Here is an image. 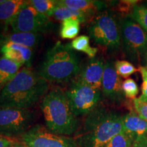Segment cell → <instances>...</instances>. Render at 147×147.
I'll return each instance as SVG.
<instances>
[{"label":"cell","mask_w":147,"mask_h":147,"mask_svg":"<svg viewBox=\"0 0 147 147\" xmlns=\"http://www.w3.org/2000/svg\"><path fill=\"white\" fill-rule=\"evenodd\" d=\"M49 89V82L31 67H23L0 92V107L32 109Z\"/></svg>","instance_id":"cell-1"},{"label":"cell","mask_w":147,"mask_h":147,"mask_svg":"<svg viewBox=\"0 0 147 147\" xmlns=\"http://www.w3.org/2000/svg\"><path fill=\"white\" fill-rule=\"evenodd\" d=\"M123 118L115 110L98 106L84 116L73 139L78 147H102L123 131Z\"/></svg>","instance_id":"cell-2"},{"label":"cell","mask_w":147,"mask_h":147,"mask_svg":"<svg viewBox=\"0 0 147 147\" xmlns=\"http://www.w3.org/2000/svg\"><path fill=\"white\" fill-rule=\"evenodd\" d=\"M46 127L53 133L63 136L74 135L80 123L73 113L64 91L59 87L49 89L41 102Z\"/></svg>","instance_id":"cell-3"},{"label":"cell","mask_w":147,"mask_h":147,"mask_svg":"<svg viewBox=\"0 0 147 147\" xmlns=\"http://www.w3.org/2000/svg\"><path fill=\"white\" fill-rule=\"evenodd\" d=\"M80 61L70 44L57 42L46 53L38 74L49 83L65 84L78 76Z\"/></svg>","instance_id":"cell-4"},{"label":"cell","mask_w":147,"mask_h":147,"mask_svg":"<svg viewBox=\"0 0 147 147\" xmlns=\"http://www.w3.org/2000/svg\"><path fill=\"white\" fill-rule=\"evenodd\" d=\"M88 33L95 43L110 50L118 49L121 45V25L109 10L98 12L91 18Z\"/></svg>","instance_id":"cell-5"},{"label":"cell","mask_w":147,"mask_h":147,"mask_svg":"<svg viewBox=\"0 0 147 147\" xmlns=\"http://www.w3.org/2000/svg\"><path fill=\"white\" fill-rule=\"evenodd\" d=\"M38 119L32 109L0 107V136L8 138H19L35 125Z\"/></svg>","instance_id":"cell-6"},{"label":"cell","mask_w":147,"mask_h":147,"mask_svg":"<svg viewBox=\"0 0 147 147\" xmlns=\"http://www.w3.org/2000/svg\"><path fill=\"white\" fill-rule=\"evenodd\" d=\"M73 113L77 117L86 116L99 106L101 89L91 87L74 78L63 90Z\"/></svg>","instance_id":"cell-7"},{"label":"cell","mask_w":147,"mask_h":147,"mask_svg":"<svg viewBox=\"0 0 147 147\" xmlns=\"http://www.w3.org/2000/svg\"><path fill=\"white\" fill-rule=\"evenodd\" d=\"M121 42L128 59H143L147 53V32L132 19L125 18L121 23Z\"/></svg>","instance_id":"cell-8"},{"label":"cell","mask_w":147,"mask_h":147,"mask_svg":"<svg viewBox=\"0 0 147 147\" xmlns=\"http://www.w3.org/2000/svg\"><path fill=\"white\" fill-rule=\"evenodd\" d=\"M13 32H27L43 34L53 28L50 17L36 10L27 1L10 24Z\"/></svg>","instance_id":"cell-9"},{"label":"cell","mask_w":147,"mask_h":147,"mask_svg":"<svg viewBox=\"0 0 147 147\" xmlns=\"http://www.w3.org/2000/svg\"><path fill=\"white\" fill-rule=\"evenodd\" d=\"M19 139L26 147H78L73 138L53 133L41 124L35 125Z\"/></svg>","instance_id":"cell-10"},{"label":"cell","mask_w":147,"mask_h":147,"mask_svg":"<svg viewBox=\"0 0 147 147\" xmlns=\"http://www.w3.org/2000/svg\"><path fill=\"white\" fill-rule=\"evenodd\" d=\"M122 80L117 74L115 63L106 61L102 78V93L105 98L113 104H121L125 95L122 89Z\"/></svg>","instance_id":"cell-11"},{"label":"cell","mask_w":147,"mask_h":147,"mask_svg":"<svg viewBox=\"0 0 147 147\" xmlns=\"http://www.w3.org/2000/svg\"><path fill=\"white\" fill-rule=\"evenodd\" d=\"M104 67L105 63L102 57L90 59L75 78L90 87L102 89Z\"/></svg>","instance_id":"cell-12"},{"label":"cell","mask_w":147,"mask_h":147,"mask_svg":"<svg viewBox=\"0 0 147 147\" xmlns=\"http://www.w3.org/2000/svg\"><path fill=\"white\" fill-rule=\"evenodd\" d=\"M0 51L3 57L20 64L23 67H31L32 66L34 49L12 42H7L1 45Z\"/></svg>","instance_id":"cell-13"},{"label":"cell","mask_w":147,"mask_h":147,"mask_svg":"<svg viewBox=\"0 0 147 147\" xmlns=\"http://www.w3.org/2000/svg\"><path fill=\"white\" fill-rule=\"evenodd\" d=\"M58 3L74 10L81 11L93 17L95 14L104 11L106 3L93 0H59Z\"/></svg>","instance_id":"cell-14"},{"label":"cell","mask_w":147,"mask_h":147,"mask_svg":"<svg viewBox=\"0 0 147 147\" xmlns=\"http://www.w3.org/2000/svg\"><path fill=\"white\" fill-rule=\"evenodd\" d=\"M42 40V34L36 33L13 32L3 35L0 42L1 45L7 42H12L34 49L39 45Z\"/></svg>","instance_id":"cell-15"},{"label":"cell","mask_w":147,"mask_h":147,"mask_svg":"<svg viewBox=\"0 0 147 147\" xmlns=\"http://www.w3.org/2000/svg\"><path fill=\"white\" fill-rule=\"evenodd\" d=\"M123 131L135 138L147 135V121L134 113L126 114L123 118Z\"/></svg>","instance_id":"cell-16"},{"label":"cell","mask_w":147,"mask_h":147,"mask_svg":"<svg viewBox=\"0 0 147 147\" xmlns=\"http://www.w3.org/2000/svg\"><path fill=\"white\" fill-rule=\"evenodd\" d=\"M27 1L5 0L0 4V25L8 27Z\"/></svg>","instance_id":"cell-17"},{"label":"cell","mask_w":147,"mask_h":147,"mask_svg":"<svg viewBox=\"0 0 147 147\" xmlns=\"http://www.w3.org/2000/svg\"><path fill=\"white\" fill-rule=\"evenodd\" d=\"M23 66L1 57H0V92L5 86L16 76Z\"/></svg>","instance_id":"cell-18"},{"label":"cell","mask_w":147,"mask_h":147,"mask_svg":"<svg viewBox=\"0 0 147 147\" xmlns=\"http://www.w3.org/2000/svg\"><path fill=\"white\" fill-rule=\"evenodd\" d=\"M53 16L57 20L62 21L67 18H76L80 22V23H85L89 18H91V16L89 14L81 12V11L72 10L68 7L60 4L58 3V1Z\"/></svg>","instance_id":"cell-19"},{"label":"cell","mask_w":147,"mask_h":147,"mask_svg":"<svg viewBox=\"0 0 147 147\" xmlns=\"http://www.w3.org/2000/svg\"><path fill=\"white\" fill-rule=\"evenodd\" d=\"M80 22L76 18H67L62 21L60 36L63 39H75L80 32Z\"/></svg>","instance_id":"cell-20"},{"label":"cell","mask_w":147,"mask_h":147,"mask_svg":"<svg viewBox=\"0 0 147 147\" xmlns=\"http://www.w3.org/2000/svg\"><path fill=\"white\" fill-rule=\"evenodd\" d=\"M90 38L87 36H80L76 37L70 43L71 47L74 51H82L86 53L90 58L95 57L97 53V49L95 47H90Z\"/></svg>","instance_id":"cell-21"},{"label":"cell","mask_w":147,"mask_h":147,"mask_svg":"<svg viewBox=\"0 0 147 147\" xmlns=\"http://www.w3.org/2000/svg\"><path fill=\"white\" fill-rule=\"evenodd\" d=\"M29 1L36 10L49 17L53 16L57 4V0H32Z\"/></svg>","instance_id":"cell-22"},{"label":"cell","mask_w":147,"mask_h":147,"mask_svg":"<svg viewBox=\"0 0 147 147\" xmlns=\"http://www.w3.org/2000/svg\"><path fill=\"white\" fill-rule=\"evenodd\" d=\"M136 139L123 131L113 137L102 147H131Z\"/></svg>","instance_id":"cell-23"},{"label":"cell","mask_w":147,"mask_h":147,"mask_svg":"<svg viewBox=\"0 0 147 147\" xmlns=\"http://www.w3.org/2000/svg\"><path fill=\"white\" fill-rule=\"evenodd\" d=\"M129 17L137 22V23L147 32V7L144 5H136Z\"/></svg>","instance_id":"cell-24"},{"label":"cell","mask_w":147,"mask_h":147,"mask_svg":"<svg viewBox=\"0 0 147 147\" xmlns=\"http://www.w3.org/2000/svg\"><path fill=\"white\" fill-rule=\"evenodd\" d=\"M115 68L117 74L123 78H128L138 71L133 64L127 61H117L115 62Z\"/></svg>","instance_id":"cell-25"},{"label":"cell","mask_w":147,"mask_h":147,"mask_svg":"<svg viewBox=\"0 0 147 147\" xmlns=\"http://www.w3.org/2000/svg\"><path fill=\"white\" fill-rule=\"evenodd\" d=\"M122 89L125 97L132 100L136 99L139 92L137 83L132 78H127L123 82Z\"/></svg>","instance_id":"cell-26"},{"label":"cell","mask_w":147,"mask_h":147,"mask_svg":"<svg viewBox=\"0 0 147 147\" xmlns=\"http://www.w3.org/2000/svg\"><path fill=\"white\" fill-rule=\"evenodd\" d=\"M138 1H131V0H127V1H120L117 3L116 5V10L122 15L129 16L131 14L134 8L136 6Z\"/></svg>","instance_id":"cell-27"},{"label":"cell","mask_w":147,"mask_h":147,"mask_svg":"<svg viewBox=\"0 0 147 147\" xmlns=\"http://www.w3.org/2000/svg\"><path fill=\"white\" fill-rule=\"evenodd\" d=\"M133 104L138 115L143 120L147 121V103L136 98L133 100Z\"/></svg>","instance_id":"cell-28"},{"label":"cell","mask_w":147,"mask_h":147,"mask_svg":"<svg viewBox=\"0 0 147 147\" xmlns=\"http://www.w3.org/2000/svg\"><path fill=\"white\" fill-rule=\"evenodd\" d=\"M138 71L141 74L142 78V94L138 97L139 100L147 103V68L144 66H139Z\"/></svg>","instance_id":"cell-29"},{"label":"cell","mask_w":147,"mask_h":147,"mask_svg":"<svg viewBox=\"0 0 147 147\" xmlns=\"http://www.w3.org/2000/svg\"><path fill=\"white\" fill-rule=\"evenodd\" d=\"M0 147H26L20 140L0 137Z\"/></svg>","instance_id":"cell-30"},{"label":"cell","mask_w":147,"mask_h":147,"mask_svg":"<svg viewBox=\"0 0 147 147\" xmlns=\"http://www.w3.org/2000/svg\"><path fill=\"white\" fill-rule=\"evenodd\" d=\"M131 147H147V135L138 137Z\"/></svg>","instance_id":"cell-31"},{"label":"cell","mask_w":147,"mask_h":147,"mask_svg":"<svg viewBox=\"0 0 147 147\" xmlns=\"http://www.w3.org/2000/svg\"><path fill=\"white\" fill-rule=\"evenodd\" d=\"M142 63H143L142 66H144V67H145L146 68H147V53H146V54L145 55L144 58H143Z\"/></svg>","instance_id":"cell-32"},{"label":"cell","mask_w":147,"mask_h":147,"mask_svg":"<svg viewBox=\"0 0 147 147\" xmlns=\"http://www.w3.org/2000/svg\"><path fill=\"white\" fill-rule=\"evenodd\" d=\"M0 137H3V136H0Z\"/></svg>","instance_id":"cell-33"}]
</instances>
